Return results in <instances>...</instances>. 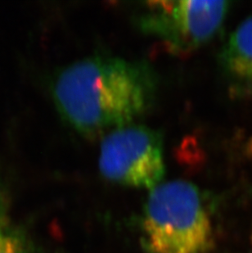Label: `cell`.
Masks as SVG:
<instances>
[{"label":"cell","instance_id":"1","mask_svg":"<svg viewBox=\"0 0 252 253\" xmlns=\"http://www.w3.org/2000/svg\"><path fill=\"white\" fill-rule=\"evenodd\" d=\"M157 84L148 62L97 54L64 67L53 94L67 122L81 134L94 136L144 114L154 102Z\"/></svg>","mask_w":252,"mask_h":253},{"label":"cell","instance_id":"5","mask_svg":"<svg viewBox=\"0 0 252 253\" xmlns=\"http://www.w3.org/2000/svg\"><path fill=\"white\" fill-rule=\"evenodd\" d=\"M231 91L252 98V15L230 34L219 55Z\"/></svg>","mask_w":252,"mask_h":253},{"label":"cell","instance_id":"6","mask_svg":"<svg viewBox=\"0 0 252 253\" xmlns=\"http://www.w3.org/2000/svg\"><path fill=\"white\" fill-rule=\"evenodd\" d=\"M0 253H37L28 234L10 220L2 206L0 208Z\"/></svg>","mask_w":252,"mask_h":253},{"label":"cell","instance_id":"3","mask_svg":"<svg viewBox=\"0 0 252 253\" xmlns=\"http://www.w3.org/2000/svg\"><path fill=\"white\" fill-rule=\"evenodd\" d=\"M98 166L102 175L111 181L153 189L166 173L162 135L140 125L112 129L101 142Z\"/></svg>","mask_w":252,"mask_h":253},{"label":"cell","instance_id":"4","mask_svg":"<svg viewBox=\"0 0 252 253\" xmlns=\"http://www.w3.org/2000/svg\"><path fill=\"white\" fill-rule=\"evenodd\" d=\"M229 4L223 0L148 2L138 17V26L143 32L164 41L172 51L188 52L216 33Z\"/></svg>","mask_w":252,"mask_h":253},{"label":"cell","instance_id":"2","mask_svg":"<svg viewBox=\"0 0 252 253\" xmlns=\"http://www.w3.org/2000/svg\"><path fill=\"white\" fill-rule=\"evenodd\" d=\"M146 253H207L212 226L202 194L185 180L161 183L151 189L139 222Z\"/></svg>","mask_w":252,"mask_h":253}]
</instances>
